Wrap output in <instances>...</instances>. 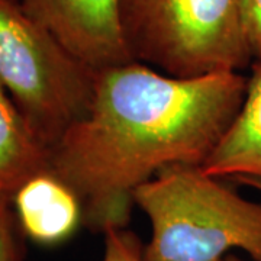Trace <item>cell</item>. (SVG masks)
<instances>
[{"label":"cell","mask_w":261,"mask_h":261,"mask_svg":"<svg viewBox=\"0 0 261 261\" xmlns=\"http://www.w3.org/2000/svg\"><path fill=\"white\" fill-rule=\"evenodd\" d=\"M12 202L22 232L38 244L63 243L83 224L79 199L49 173L22 185L12 195Z\"/></svg>","instance_id":"cell-7"},{"label":"cell","mask_w":261,"mask_h":261,"mask_svg":"<svg viewBox=\"0 0 261 261\" xmlns=\"http://www.w3.org/2000/svg\"><path fill=\"white\" fill-rule=\"evenodd\" d=\"M0 192H5V190H3V187H2V185H0ZM5 193H6V192H5Z\"/></svg>","instance_id":"cell-13"},{"label":"cell","mask_w":261,"mask_h":261,"mask_svg":"<svg viewBox=\"0 0 261 261\" xmlns=\"http://www.w3.org/2000/svg\"><path fill=\"white\" fill-rule=\"evenodd\" d=\"M134 200L151 224L144 261H222L232 248L261 261V203L200 166L161 170Z\"/></svg>","instance_id":"cell-2"},{"label":"cell","mask_w":261,"mask_h":261,"mask_svg":"<svg viewBox=\"0 0 261 261\" xmlns=\"http://www.w3.org/2000/svg\"><path fill=\"white\" fill-rule=\"evenodd\" d=\"M12 196L0 192V261H22L25 248Z\"/></svg>","instance_id":"cell-9"},{"label":"cell","mask_w":261,"mask_h":261,"mask_svg":"<svg viewBox=\"0 0 261 261\" xmlns=\"http://www.w3.org/2000/svg\"><path fill=\"white\" fill-rule=\"evenodd\" d=\"M103 235L105 254L102 261H144V245L132 231L113 228Z\"/></svg>","instance_id":"cell-10"},{"label":"cell","mask_w":261,"mask_h":261,"mask_svg":"<svg viewBox=\"0 0 261 261\" xmlns=\"http://www.w3.org/2000/svg\"><path fill=\"white\" fill-rule=\"evenodd\" d=\"M45 173H49V149L0 83V185L12 196Z\"/></svg>","instance_id":"cell-8"},{"label":"cell","mask_w":261,"mask_h":261,"mask_svg":"<svg viewBox=\"0 0 261 261\" xmlns=\"http://www.w3.org/2000/svg\"><path fill=\"white\" fill-rule=\"evenodd\" d=\"M243 27L254 63H261V0H238Z\"/></svg>","instance_id":"cell-11"},{"label":"cell","mask_w":261,"mask_h":261,"mask_svg":"<svg viewBox=\"0 0 261 261\" xmlns=\"http://www.w3.org/2000/svg\"><path fill=\"white\" fill-rule=\"evenodd\" d=\"M96 74L20 2L0 0V83L48 149L89 112Z\"/></svg>","instance_id":"cell-4"},{"label":"cell","mask_w":261,"mask_h":261,"mask_svg":"<svg viewBox=\"0 0 261 261\" xmlns=\"http://www.w3.org/2000/svg\"><path fill=\"white\" fill-rule=\"evenodd\" d=\"M222 261H243L241 258H238V257H235V255H226Z\"/></svg>","instance_id":"cell-12"},{"label":"cell","mask_w":261,"mask_h":261,"mask_svg":"<svg viewBox=\"0 0 261 261\" xmlns=\"http://www.w3.org/2000/svg\"><path fill=\"white\" fill-rule=\"evenodd\" d=\"M247 82L240 71L176 79L137 61L99 71L89 112L49 149V174L79 199L87 229L126 228L138 187L171 166H203Z\"/></svg>","instance_id":"cell-1"},{"label":"cell","mask_w":261,"mask_h":261,"mask_svg":"<svg viewBox=\"0 0 261 261\" xmlns=\"http://www.w3.org/2000/svg\"><path fill=\"white\" fill-rule=\"evenodd\" d=\"M134 61L176 79L252 65L238 0H121Z\"/></svg>","instance_id":"cell-3"},{"label":"cell","mask_w":261,"mask_h":261,"mask_svg":"<svg viewBox=\"0 0 261 261\" xmlns=\"http://www.w3.org/2000/svg\"><path fill=\"white\" fill-rule=\"evenodd\" d=\"M79 61L99 73L134 63L121 20V0H20Z\"/></svg>","instance_id":"cell-5"},{"label":"cell","mask_w":261,"mask_h":261,"mask_svg":"<svg viewBox=\"0 0 261 261\" xmlns=\"http://www.w3.org/2000/svg\"><path fill=\"white\" fill-rule=\"evenodd\" d=\"M251 68L240 112L200 167L212 177H235L261 189V63Z\"/></svg>","instance_id":"cell-6"}]
</instances>
